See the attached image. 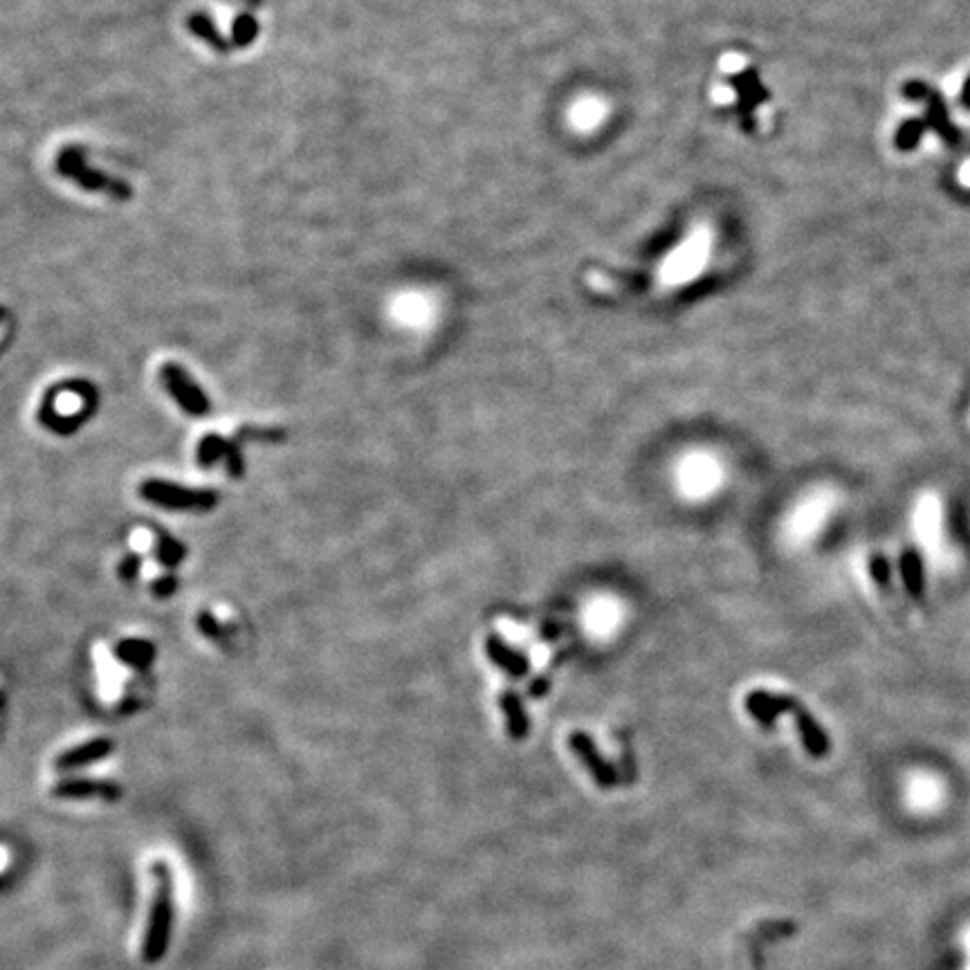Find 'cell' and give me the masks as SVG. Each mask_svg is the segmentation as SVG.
I'll return each instance as SVG.
<instances>
[{
	"instance_id": "obj_1",
	"label": "cell",
	"mask_w": 970,
	"mask_h": 970,
	"mask_svg": "<svg viewBox=\"0 0 970 970\" xmlns=\"http://www.w3.org/2000/svg\"><path fill=\"white\" fill-rule=\"evenodd\" d=\"M743 707L751 715V719H755L757 724L764 725V728H773L775 721L779 715H793L796 716L797 734L802 739V746L809 752L814 760H823L832 751V742H829V734L824 733L818 725V721L814 719L809 710L797 701L791 694H779V692H769V690H752L743 699Z\"/></svg>"
},
{
	"instance_id": "obj_2",
	"label": "cell",
	"mask_w": 970,
	"mask_h": 970,
	"mask_svg": "<svg viewBox=\"0 0 970 970\" xmlns=\"http://www.w3.org/2000/svg\"><path fill=\"white\" fill-rule=\"evenodd\" d=\"M712 254V229L707 225H697L688 236L661 261L658 281L665 288H679L694 281L706 270Z\"/></svg>"
},
{
	"instance_id": "obj_3",
	"label": "cell",
	"mask_w": 970,
	"mask_h": 970,
	"mask_svg": "<svg viewBox=\"0 0 970 970\" xmlns=\"http://www.w3.org/2000/svg\"><path fill=\"white\" fill-rule=\"evenodd\" d=\"M171 926V890L169 872L162 863H153L148 869V919L144 930L142 959L153 964L165 955Z\"/></svg>"
},
{
	"instance_id": "obj_4",
	"label": "cell",
	"mask_w": 970,
	"mask_h": 970,
	"mask_svg": "<svg viewBox=\"0 0 970 970\" xmlns=\"http://www.w3.org/2000/svg\"><path fill=\"white\" fill-rule=\"evenodd\" d=\"M57 174L63 175L66 180L75 182L76 187L85 189V191L93 193H106L112 200L126 202L133 196V189L126 180L115 178V175H108L103 171L93 169V166L85 165V151L81 147H66L57 156Z\"/></svg>"
},
{
	"instance_id": "obj_5",
	"label": "cell",
	"mask_w": 970,
	"mask_h": 970,
	"mask_svg": "<svg viewBox=\"0 0 970 970\" xmlns=\"http://www.w3.org/2000/svg\"><path fill=\"white\" fill-rule=\"evenodd\" d=\"M139 496L156 508L174 512H209L218 505V492L205 487L178 485L165 479H147L139 484Z\"/></svg>"
},
{
	"instance_id": "obj_6",
	"label": "cell",
	"mask_w": 970,
	"mask_h": 970,
	"mask_svg": "<svg viewBox=\"0 0 970 970\" xmlns=\"http://www.w3.org/2000/svg\"><path fill=\"white\" fill-rule=\"evenodd\" d=\"M160 382L175 405L191 418L209 416L211 403L205 389L191 378V373L178 362H165L160 367Z\"/></svg>"
},
{
	"instance_id": "obj_7",
	"label": "cell",
	"mask_w": 970,
	"mask_h": 970,
	"mask_svg": "<svg viewBox=\"0 0 970 970\" xmlns=\"http://www.w3.org/2000/svg\"><path fill=\"white\" fill-rule=\"evenodd\" d=\"M903 97L914 99V102L919 99V102L928 103V115H926L928 129L935 130V133L939 135L946 144L957 147V144L962 142V133H959V130L955 129L953 121H950L948 108H946L944 99H941V94L937 93V90H932L926 81H917V79L908 81V84L903 85Z\"/></svg>"
},
{
	"instance_id": "obj_8",
	"label": "cell",
	"mask_w": 970,
	"mask_h": 970,
	"mask_svg": "<svg viewBox=\"0 0 970 970\" xmlns=\"http://www.w3.org/2000/svg\"><path fill=\"white\" fill-rule=\"evenodd\" d=\"M568 748H571L573 755L580 760V764L584 766L586 773L591 775V779H593L600 788H613L620 784L618 769L600 755L598 746H595V742L589 734L582 733V730H573V733L568 734Z\"/></svg>"
},
{
	"instance_id": "obj_9",
	"label": "cell",
	"mask_w": 970,
	"mask_h": 970,
	"mask_svg": "<svg viewBox=\"0 0 970 970\" xmlns=\"http://www.w3.org/2000/svg\"><path fill=\"white\" fill-rule=\"evenodd\" d=\"M196 461L202 467H211L223 461L225 467H227V475L234 476V479H241L243 472H245V461H243L238 441L225 439V436L218 434L202 436L196 448Z\"/></svg>"
},
{
	"instance_id": "obj_10",
	"label": "cell",
	"mask_w": 970,
	"mask_h": 970,
	"mask_svg": "<svg viewBox=\"0 0 970 970\" xmlns=\"http://www.w3.org/2000/svg\"><path fill=\"white\" fill-rule=\"evenodd\" d=\"M112 751H115V743H112L111 739H106V737L90 739V742H84V743H79V746L63 751L61 755L54 760V769L61 770V773L84 769V766L94 764V761L106 760Z\"/></svg>"
},
{
	"instance_id": "obj_11",
	"label": "cell",
	"mask_w": 970,
	"mask_h": 970,
	"mask_svg": "<svg viewBox=\"0 0 970 970\" xmlns=\"http://www.w3.org/2000/svg\"><path fill=\"white\" fill-rule=\"evenodd\" d=\"M54 797L63 800H88V797H102V800H120L121 788L115 782L106 779H63V782L52 787Z\"/></svg>"
},
{
	"instance_id": "obj_12",
	"label": "cell",
	"mask_w": 970,
	"mask_h": 970,
	"mask_svg": "<svg viewBox=\"0 0 970 970\" xmlns=\"http://www.w3.org/2000/svg\"><path fill=\"white\" fill-rule=\"evenodd\" d=\"M607 102L598 94H584V97L575 99L568 108V126H571L575 133H593L595 129H600L604 120H607Z\"/></svg>"
},
{
	"instance_id": "obj_13",
	"label": "cell",
	"mask_w": 970,
	"mask_h": 970,
	"mask_svg": "<svg viewBox=\"0 0 970 970\" xmlns=\"http://www.w3.org/2000/svg\"><path fill=\"white\" fill-rule=\"evenodd\" d=\"M485 654L499 670H503L512 679H523L530 672V661H528L526 654L510 647L499 634H487Z\"/></svg>"
},
{
	"instance_id": "obj_14",
	"label": "cell",
	"mask_w": 970,
	"mask_h": 970,
	"mask_svg": "<svg viewBox=\"0 0 970 970\" xmlns=\"http://www.w3.org/2000/svg\"><path fill=\"white\" fill-rule=\"evenodd\" d=\"M499 707L505 716V728H508L510 737H512L514 742H523L528 730H530V721H528L526 710H523L521 699H519L512 690H505L499 697Z\"/></svg>"
},
{
	"instance_id": "obj_15",
	"label": "cell",
	"mask_w": 970,
	"mask_h": 970,
	"mask_svg": "<svg viewBox=\"0 0 970 970\" xmlns=\"http://www.w3.org/2000/svg\"><path fill=\"white\" fill-rule=\"evenodd\" d=\"M187 27L191 30V34L196 36V39L205 40V43L209 45V48H214L216 52L227 54L229 49H232V43H229V40L225 39L223 34H220V30L216 27V22L211 21L209 13L193 12L191 16L187 18Z\"/></svg>"
},
{
	"instance_id": "obj_16",
	"label": "cell",
	"mask_w": 970,
	"mask_h": 970,
	"mask_svg": "<svg viewBox=\"0 0 970 970\" xmlns=\"http://www.w3.org/2000/svg\"><path fill=\"white\" fill-rule=\"evenodd\" d=\"M115 656L120 658L124 665L135 667V670H147L153 663V658H156V647H153L148 640L129 638L117 645Z\"/></svg>"
},
{
	"instance_id": "obj_17",
	"label": "cell",
	"mask_w": 970,
	"mask_h": 970,
	"mask_svg": "<svg viewBox=\"0 0 970 970\" xmlns=\"http://www.w3.org/2000/svg\"><path fill=\"white\" fill-rule=\"evenodd\" d=\"M901 575H903L905 589L912 598H921L926 589V577H923V562L917 550H905L901 557Z\"/></svg>"
},
{
	"instance_id": "obj_18",
	"label": "cell",
	"mask_w": 970,
	"mask_h": 970,
	"mask_svg": "<svg viewBox=\"0 0 970 970\" xmlns=\"http://www.w3.org/2000/svg\"><path fill=\"white\" fill-rule=\"evenodd\" d=\"M184 555H187V548H184L182 541L171 537L169 532H162V535L157 537L156 557L162 566H166V568L180 566V564L184 562Z\"/></svg>"
},
{
	"instance_id": "obj_19",
	"label": "cell",
	"mask_w": 970,
	"mask_h": 970,
	"mask_svg": "<svg viewBox=\"0 0 970 970\" xmlns=\"http://www.w3.org/2000/svg\"><path fill=\"white\" fill-rule=\"evenodd\" d=\"M259 36V21H256L252 13H238L232 22V36H229V43L232 48H250L252 43Z\"/></svg>"
},
{
	"instance_id": "obj_20",
	"label": "cell",
	"mask_w": 970,
	"mask_h": 970,
	"mask_svg": "<svg viewBox=\"0 0 970 970\" xmlns=\"http://www.w3.org/2000/svg\"><path fill=\"white\" fill-rule=\"evenodd\" d=\"M926 129H928L926 120L903 121V126H901L894 135V147L899 148V151H912V148L919 147V142H921Z\"/></svg>"
},
{
	"instance_id": "obj_21",
	"label": "cell",
	"mask_w": 970,
	"mask_h": 970,
	"mask_svg": "<svg viewBox=\"0 0 970 970\" xmlns=\"http://www.w3.org/2000/svg\"><path fill=\"white\" fill-rule=\"evenodd\" d=\"M196 625H198V629H200L202 634L207 636V638H211V640H223L225 638L223 625H220V622L216 620V616H211L209 611L198 613Z\"/></svg>"
},
{
	"instance_id": "obj_22",
	"label": "cell",
	"mask_w": 970,
	"mask_h": 970,
	"mask_svg": "<svg viewBox=\"0 0 970 970\" xmlns=\"http://www.w3.org/2000/svg\"><path fill=\"white\" fill-rule=\"evenodd\" d=\"M869 571H872L874 580H877L878 584H887V582H890V564H887V559L883 557V555L872 557V562H869Z\"/></svg>"
},
{
	"instance_id": "obj_23",
	"label": "cell",
	"mask_w": 970,
	"mask_h": 970,
	"mask_svg": "<svg viewBox=\"0 0 970 970\" xmlns=\"http://www.w3.org/2000/svg\"><path fill=\"white\" fill-rule=\"evenodd\" d=\"M175 591H178V577L175 575H162L160 580L153 584V593H156L157 598H171Z\"/></svg>"
},
{
	"instance_id": "obj_24",
	"label": "cell",
	"mask_w": 970,
	"mask_h": 970,
	"mask_svg": "<svg viewBox=\"0 0 970 970\" xmlns=\"http://www.w3.org/2000/svg\"><path fill=\"white\" fill-rule=\"evenodd\" d=\"M139 568H142V559H139L138 555H129V557H126L124 562L120 564V575H121V580L133 582L135 577L139 575Z\"/></svg>"
},
{
	"instance_id": "obj_25",
	"label": "cell",
	"mask_w": 970,
	"mask_h": 970,
	"mask_svg": "<svg viewBox=\"0 0 970 970\" xmlns=\"http://www.w3.org/2000/svg\"><path fill=\"white\" fill-rule=\"evenodd\" d=\"M743 66H746V58L737 52H728L719 58V67L724 72H728V75H734V72L742 70Z\"/></svg>"
},
{
	"instance_id": "obj_26",
	"label": "cell",
	"mask_w": 970,
	"mask_h": 970,
	"mask_svg": "<svg viewBox=\"0 0 970 970\" xmlns=\"http://www.w3.org/2000/svg\"><path fill=\"white\" fill-rule=\"evenodd\" d=\"M712 99H715L719 106H730V103H734V99H737V93H734L733 88H728V85H715V88H712Z\"/></svg>"
},
{
	"instance_id": "obj_27",
	"label": "cell",
	"mask_w": 970,
	"mask_h": 970,
	"mask_svg": "<svg viewBox=\"0 0 970 970\" xmlns=\"http://www.w3.org/2000/svg\"><path fill=\"white\" fill-rule=\"evenodd\" d=\"M962 106L968 108L970 111V76L966 81H964V88H962Z\"/></svg>"
},
{
	"instance_id": "obj_28",
	"label": "cell",
	"mask_w": 970,
	"mask_h": 970,
	"mask_svg": "<svg viewBox=\"0 0 970 970\" xmlns=\"http://www.w3.org/2000/svg\"><path fill=\"white\" fill-rule=\"evenodd\" d=\"M7 860H9V859H7V851H4L3 847H0V872H3V869L7 868Z\"/></svg>"
},
{
	"instance_id": "obj_29",
	"label": "cell",
	"mask_w": 970,
	"mask_h": 970,
	"mask_svg": "<svg viewBox=\"0 0 970 970\" xmlns=\"http://www.w3.org/2000/svg\"><path fill=\"white\" fill-rule=\"evenodd\" d=\"M3 319H4V308H3V306H0V322H3Z\"/></svg>"
}]
</instances>
